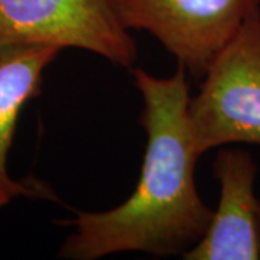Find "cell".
Returning <instances> with one entry per match:
<instances>
[{
  "label": "cell",
  "mask_w": 260,
  "mask_h": 260,
  "mask_svg": "<svg viewBox=\"0 0 260 260\" xmlns=\"http://www.w3.org/2000/svg\"><path fill=\"white\" fill-rule=\"evenodd\" d=\"M259 227H260V200H259Z\"/></svg>",
  "instance_id": "7"
},
{
  "label": "cell",
  "mask_w": 260,
  "mask_h": 260,
  "mask_svg": "<svg viewBox=\"0 0 260 260\" xmlns=\"http://www.w3.org/2000/svg\"><path fill=\"white\" fill-rule=\"evenodd\" d=\"M61 52L47 45H0V208L23 197L58 200L54 189L37 178H12L8 156L20 113L41 93L44 74Z\"/></svg>",
  "instance_id": "6"
},
{
  "label": "cell",
  "mask_w": 260,
  "mask_h": 260,
  "mask_svg": "<svg viewBox=\"0 0 260 260\" xmlns=\"http://www.w3.org/2000/svg\"><path fill=\"white\" fill-rule=\"evenodd\" d=\"M259 16H260V8H259Z\"/></svg>",
  "instance_id": "8"
},
{
  "label": "cell",
  "mask_w": 260,
  "mask_h": 260,
  "mask_svg": "<svg viewBox=\"0 0 260 260\" xmlns=\"http://www.w3.org/2000/svg\"><path fill=\"white\" fill-rule=\"evenodd\" d=\"M220 186L218 205L200 242L185 260L260 259L259 198L254 194L257 164L249 152L218 148L213 165Z\"/></svg>",
  "instance_id": "5"
},
{
  "label": "cell",
  "mask_w": 260,
  "mask_h": 260,
  "mask_svg": "<svg viewBox=\"0 0 260 260\" xmlns=\"http://www.w3.org/2000/svg\"><path fill=\"white\" fill-rule=\"evenodd\" d=\"M0 45L84 49L123 68L138 59L106 0H0Z\"/></svg>",
  "instance_id": "4"
},
{
  "label": "cell",
  "mask_w": 260,
  "mask_h": 260,
  "mask_svg": "<svg viewBox=\"0 0 260 260\" xmlns=\"http://www.w3.org/2000/svg\"><path fill=\"white\" fill-rule=\"evenodd\" d=\"M188 116L200 158L237 143L260 146L259 10L208 67L189 99Z\"/></svg>",
  "instance_id": "2"
},
{
  "label": "cell",
  "mask_w": 260,
  "mask_h": 260,
  "mask_svg": "<svg viewBox=\"0 0 260 260\" xmlns=\"http://www.w3.org/2000/svg\"><path fill=\"white\" fill-rule=\"evenodd\" d=\"M143 99L140 124L146 146L135 191L120 205L104 211L75 210L62 224L73 227L59 249L67 260H97L119 253L155 257L182 256L194 247L211 223L195 182L197 155L188 116L186 71L156 77L130 68Z\"/></svg>",
  "instance_id": "1"
},
{
  "label": "cell",
  "mask_w": 260,
  "mask_h": 260,
  "mask_svg": "<svg viewBox=\"0 0 260 260\" xmlns=\"http://www.w3.org/2000/svg\"><path fill=\"white\" fill-rule=\"evenodd\" d=\"M127 32H148L186 74L201 80L260 0H106Z\"/></svg>",
  "instance_id": "3"
}]
</instances>
